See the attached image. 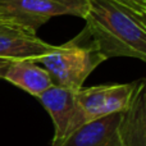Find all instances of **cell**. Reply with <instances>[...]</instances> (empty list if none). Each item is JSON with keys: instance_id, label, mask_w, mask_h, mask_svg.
<instances>
[{"instance_id": "7a4b0ae2", "label": "cell", "mask_w": 146, "mask_h": 146, "mask_svg": "<svg viewBox=\"0 0 146 146\" xmlns=\"http://www.w3.org/2000/svg\"><path fill=\"white\" fill-rule=\"evenodd\" d=\"M105 60L92 42L82 45L78 38L55 46L53 51L37 59L48 71L53 85L78 91L92 71Z\"/></svg>"}, {"instance_id": "52a82bcc", "label": "cell", "mask_w": 146, "mask_h": 146, "mask_svg": "<svg viewBox=\"0 0 146 146\" xmlns=\"http://www.w3.org/2000/svg\"><path fill=\"white\" fill-rule=\"evenodd\" d=\"M118 146H146V85L140 80L117 128Z\"/></svg>"}, {"instance_id": "3957f363", "label": "cell", "mask_w": 146, "mask_h": 146, "mask_svg": "<svg viewBox=\"0 0 146 146\" xmlns=\"http://www.w3.org/2000/svg\"><path fill=\"white\" fill-rule=\"evenodd\" d=\"M86 0H0V22L15 25L36 33L56 15L83 18Z\"/></svg>"}, {"instance_id": "6da1fadb", "label": "cell", "mask_w": 146, "mask_h": 146, "mask_svg": "<svg viewBox=\"0 0 146 146\" xmlns=\"http://www.w3.org/2000/svg\"><path fill=\"white\" fill-rule=\"evenodd\" d=\"M83 19L105 60L114 56L146 60V17L110 0H86Z\"/></svg>"}, {"instance_id": "9c48e42d", "label": "cell", "mask_w": 146, "mask_h": 146, "mask_svg": "<svg viewBox=\"0 0 146 146\" xmlns=\"http://www.w3.org/2000/svg\"><path fill=\"white\" fill-rule=\"evenodd\" d=\"M3 78L35 98H38L44 91L53 86L48 71L30 59L10 62Z\"/></svg>"}, {"instance_id": "30bf717a", "label": "cell", "mask_w": 146, "mask_h": 146, "mask_svg": "<svg viewBox=\"0 0 146 146\" xmlns=\"http://www.w3.org/2000/svg\"><path fill=\"white\" fill-rule=\"evenodd\" d=\"M132 12L146 17V0H110Z\"/></svg>"}, {"instance_id": "ba28073f", "label": "cell", "mask_w": 146, "mask_h": 146, "mask_svg": "<svg viewBox=\"0 0 146 146\" xmlns=\"http://www.w3.org/2000/svg\"><path fill=\"white\" fill-rule=\"evenodd\" d=\"M121 113L94 119L78 127L59 146H118L117 128Z\"/></svg>"}, {"instance_id": "8992f818", "label": "cell", "mask_w": 146, "mask_h": 146, "mask_svg": "<svg viewBox=\"0 0 146 146\" xmlns=\"http://www.w3.org/2000/svg\"><path fill=\"white\" fill-rule=\"evenodd\" d=\"M54 48L55 45L45 42L26 28L0 22V59L37 62Z\"/></svg>"}, {"instance_id": "8fae6325", "label": "cell", "mask_w": 146, "mask_h": 146, "mask_svg": "<svg viewBox=\"0 0 146 146\" xmlns=\"http://www.w3.org/2000/svg\"><path fill=\"white\" fill-rule=\"evenodd\" d=\"M9 63H10V60H8V59H0V72H5V69L9 66Z\"/></svg>"}, {"instance_id": "5b68a950", "label": "cell", "mask_w": 146, "mask_h": 146, "mask_svg": "<svg viewBox=\"0 0 146 146\" xmlns=\"http://www.w3.org/2000/svg\"><path fill=\"white\" fill-rule=\"evenodd\" d=\"M76 92L77 91L53 85L37 98L50 114L54 124L51 146H59L73 131L86 123L76 99Z\"/></svg>"}, {"instance_id": "7c38bea8", "label": "cell", "mask_w": 146, "mask_h": 146, "mask_svg": "<svg viewBox=\"0 0 146 146\" xmlns=\"http://www.w3.org/2000/svg\"><path fill=\"white\" fill-rule=\"evenodd\" d=\"M3 74H4V72H0V78H3Z\"/></svg>"}, {"instance_id": "277c9868", "label": "cell", "mask_w": 146, "mask_h": 146, "mask_svg": "<svg viewBox=\"0 0 146 146\" xmlns=\"http://www.w3.org/2000/svg\"><path fill=\"white\" fill-rule=\"evenodd\" d=\"M137 82L105 83V85L81 87L76 99L85 117V122L94 121L114 113H122L131 103Z\"/></svg>"}]
</instances>
